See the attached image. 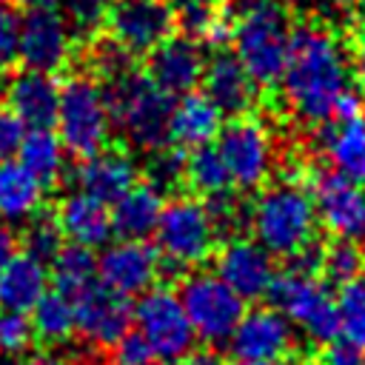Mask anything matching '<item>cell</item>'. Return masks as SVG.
<instances>
[{
  "mask_svg": "<svg viewBox=\"0 0 365 365\" xmlns=\"http://www.w3.org/2000/svg\"><path fill=\"white\" fill-rule=\"evenodd\" d=\"M348 86H354V71L342 46V34L314 14L299 11L291 23L279 86L277 91L262 94V100L274 103V108L259 103V111L308 131L331 120L334 103Z\"/></svg>",
  "mask_w": 365,
  "mask_h": 365,
  "instance_id": "6da1fadb",
  "label": "cell"
},
{
  "mask_svg": "<svg viewBox=\"0 0 365 365\" xmlns=\"http://www.w3.org/2000/svg\"><path fill=\"white\" fill-rule=\"evenodd\" d=\"M317 225L314 200L302 180L274 174L259 191L251 194L248 234L271 257H294L317 237Z\"/></svg>",
  "mask_w": 365,
  "mask_h": 365,
  "instance_id": "7a4b0ae2",
  "label": "cell"
},
{
  "mask_svg": "<svg viewBox=\"0 0 365 365\" xmlns=\"http://www.w3.org/2000/svg\"><path fill=\"white\" fill-rule=\"evenodd\" d=\"M234 3V29H231V51L240 57L251 80L262 94L277 91L294 11L282 0H231Z\"/></svg>",
  "mask_w": 365,
  "mask_h": 365,
  "instance_id": "3957f363",
  "label": "cell"
},
{
  "mask_svg": "<svg viewBox=\"0 0 365 365\" xmlns=\"http://www.w3.org/2000/svg\"><path fill=\"white\" fill-rule=\"evenodd\" d=\"M97 86L103 91L111 128L120 131V143L143 154L168 143V117L174 100L148 80L140 63Z\"/></svg>",
  "mask_w": 365,
  "mask_h": 365,
  "instance_id": "277c9868",
  "label": "cell"
},
{
  "mask_svg": "<svg viewBox=\"0 0 365 365\" xmlns=\"http://www.w3.org/2000/svg\"><path fill=\"white\" fill-rule=\"evenodd\" d=\"M154 248L163 259V282H177L185 271L211 262L214 251L220 248V237L205 202L188 191L174 194L157 217Z\"/></svg>",
  "mask_w": 365,
  "mask_h": 365,
  "instance_id": "5b68a950",
  "label": "cell"
},
{
  "mask_svg": "<svg viewBox=\"0 0 365 365\" xmlns=\"http://www.w3.org/2000/svg\"><path fill=\"white\" fill-rule=\"evenodd\" d=\"M57 140L71 163L94 157L111 143V117L97 80L83 68H66L57 94Z\"/></svg>",
  "mask_w": 365,
  "mask_h": 365,
  "instance_id": "8992f818",
  "label": "cell"
},
{
  "mask_svg": "<svg viewBox=\"0 0 365 365\" xmlns=\"http://www.w3.org/2000/svg\"><path fill=\"white\" fill-rule=\"evenodd\" d=\"M214 140H217V151L228 168L234 191L251 197L274 177L277 137L271 131V123L259 111L228 117L220 125Z\"/></svg>",
  "mask_w": 365,
  "mask_h": 365,
  "instance_id": "52a82bcc",
  "label": "cell"
},
{
  "mask_svg": "<svg viewBox=\"0 0 365 365\" xmlns=\"http://www.w3.org/2000/svg\"><path fill=\"white\" fill-rule=\"evenodd\" d=\"M265 297L285 319L305 331L311 345H325L339 336V311L325 279L282 268L274 274Z\"/></svg>",
  "mask_w": 365,
  "mask_h": 365,
  "instance_id": "ba28073f",
  "label": "cell"
},
{
  "mask_svg": "<svg viewBox=\"0 0 365 365\" xmlns=\"http://www.w3.org/2000/svg\"><path fill=\"white\" fill-rule=\"evenodd\" d=\"M71 29L57 0H20L17 23V63L46 74H63L74 57Z\"/></svg>",
  "mask_w": 365,
  "mask_h": 365,
  "instance_id": "9c48e42d",
  "label": "cell"
},
{
  "mask_svg": "<svg viewBox=\"0 0 365 365\" xmlns=\"http://www.w3.org/2000/svg\"><path fill=\"white\" fill-rule=\"evenodd\" d=\"M177 297L194 328V336L205 345H225L234 325L245 314V302L214 274V271H185L177 279Z\"/></svg>",
  "mask_w": 365,
  "mask_h": 365,
  "instance_id": "30bf717a",
  "label": "cell"
},
{
  "mask_svg": "<svg viewBox=\"0 0 365 365\" xmlns=\"http://www.w3.org/2000/svg\"><path fill=\"white\" fill-rule=\"evenodd\" d=\"M131 322L145 336L154 356L165 362L182 359L197 342L185 308L168 282H157L137 297V305H131Z\"/></svg>",
  "mask_w": 365,
  "mask_h": 365,
  "instance_id": "8fae6325",
  "label": "cell"
},
{
  "mask_svg": "<svg viewBox=\"0 0 365 365\" xmlns=\"http://www.w3.org/2000/svg\"><path fill=\"white\" fill-rule=\"evenodd\" d=\"M308 191L314 200L317 222L328 231V237L365 242V188L325 163H317L308 171Z\"/></svg>",
  "mask_w": 365,
  "mask_h": 365,
  "instance_id": "7c38bea8",
  "label": "cell"
},
{
  "mask_svg": "<svg viewBox=\"0 0 365 365\" xmlns=\"http://www.w3.org/2000/svg\"><path fill=\"white\" fill-rule=\"evenodd\" d=\"M103 31L140 60L177 31V14L168 0H111Z\"/></svg>",
  "mask_w": 365,
  "mask_h": 365,
  "instance_id": "4fadbf2b",
  "label": "cell"
},
{
  "mask_svg": "<svg viewBox=\"0 0 365 365\" xmlns=\"http://www.w3.org/2000/svg\"><path fill=\"white\" fill-rule=\"evenodd\" d=\"M68 299L74 308L77 339H83V342L106 351V354L131 328V302L125 297L114 294L111 288H106L100 279L86 282Z\"/></svg>",
  "mask_w": 365,
  "mask_h": 365,
  "instance_id": "5bb4252c",
  "label": "cell"
},
{
  "mask_svg": "<svg viewBox=\"0 0 365 365\" xmlns=\"http://www.w3.org/2000/svg\"><path fill=\"white\" fill-rule=\"evenodd\" d=\"M211 262H214V274L242 302L262 299L268 294V285H271L274 274H277L274 257L251 234H240V237H231V240L220 242Z\"/></svg>",
  "mask_w": 365,
  "mask_h": 365,
  "instance_id": "9a60e30c",
  "label": "cell"
},
{
  "mask_svg": "<svg viewBox=\"0 0 365 365\" xmlns=\"http://www.w3.org/2000/svg\"><path fill=\"white\" fill-rule=\"evenodd\" d=\"M97 279L114 294L131 299L163 282L160 251L148 240H120L97 257Z\"/></svg>",
  "mask_w": 365,
  "mask_h": 365,
  "instance_id": "2e32d148",
  "label": "cell"
},
{
  "mask_svg": "<svg viewBox=\"0 0 365 365\" xmlns=\"http://www.w3.org/2000/svg\"><path fill=\"white\" fill-rule=\"evenodd\" d=\"M228 354L234 359H291L299 354V342L291 322L274 305H257L234 325Z\"/></svg>",
  "mask_w": 365,
  "mask_h": 365,
  "instance_id": "e0dca14e",
  "label": "cell"
},
{
  "mask_svg": "<svg viewBox=\"0 0 365 365\" xmlns=\"http://www.w3.org/2000/svg\"><path fill=\"white\" fill-rule=\"evenodd\" d=\"M200 83H202V94L220 108L222 117H240L259 108L262 91L257 88V83L251 80V74L228 46L211 48Z\"/></svg>",
  "mask_w": 365,
  "mask_h": 365,
  "instance_id": "ac0fdd59",
  "label": "cell"
},
{
  "mask_svg": "<svg viewBox=\"0 0 365 365\" xmlns=\"http://www.w3.org/2000/svg\"><path fill=\"white\" fill-rule=\"evenodd\" d=\"M202 66H205V46L182 31H174L145 57H140V68L148 74V80L171 97L194 91L202 77Z\"/></svg>",
  "mask_w": 365,
  "mask_h": 365,
  "instance_id": "d6986e66",
  "label": "cell"
},
{
  "mask_svg": "<svg viewBox=\"0 0 365 365\" xmlns=\"http://www.w3.org/2000/svg\"><path fill=\"white\" fill-rule=\"evenodd\" d=\"M71 182L77 185V191L106 205H114L128 188L140 182V163L134 160V151L125 143L114 140L103 145L94 157L74 163Z\"/></svg>",
  "mask_w": 365,
  "mask_h": 365,
  "instance_id": "ffe728a7",
  "label": "cell"
},
{
  "mask_svg": "<svg viewBox=\"0 0 365 365\" xmlns=\"http://www.w3.org/2000/svg\"><path fill=\"white\" fill-rule=\"evenodd\" d=\"M60 80L34 68H14L3 83V103L26 123V128H51L57 117Z\"/></svg>",
  "mask_w": 365,
  "mask_h": 365,
  "instance_id": "44dd1931",
  "label": "cell"
},
{
  "mask_svg": "<svg viewBox=\"0 0 365 365\" xmlns=\"http://www.w3.org/2000/svg\"><path fill=\"white\" fill-rule=\"evenodd\" d=\"M54 220L68 242H80L86 248H103L111 240V211L106 202L83 194V191H57L48 202Z\"/></svg>",
  "mask_w": 365,
  "mask_h": 365,
  "instance_id": "7402d4cb",
  "label": "cell"
},
{
  "mask_svg": "<svg viewBox=\"0 0 365 365\" xmlns=\"http://www.w3.org/2000/svg\"><path fill=\"white\" fill-rule=\"evenodd\" d=\"M222 125L220 108L202 94V91H185L174 100L171 117H168V143L180 148H197L208 145Z\"/></svg>",
  "mask_w": 365,
  "mask_h": 365,
  "instance_id": "603a6c76",
  "label": "cell"
},
{
  "mask_svg": "<svg viewBox=\"0 0 365 365\" xmlns=\"http://www.w3.org/2000/svg\"><path fill=\"white\" fill-rule=\"evenodd\" d=\"M17 163L43 185V191L66 188V151L51 128H29L20 148Z\"/></svg>",
  "mask_w": 365,
  "mask_h": 365,
  "instance_id": "cb8c5ba5",
  "label": "cell"
},
{
  "mask_svg": "<svg viewBox=\"0 0 365 365\" xmlns=\"http://www.w3.org/2000/svg\"><path fill=\"white\" fill-rule=\"evenodd\" d=\"M48 291V265L29 257L26 251L14 254L0 271V305L11 311H31V305Z\"/></svg>",
  "mask_w": 365,
  "mask_h": 365,
  "instance_id": "d4e9b609",
  "label": "cell"
},
{
  "mask_svg": "<svg viewBox=\"0 0 365 365\" xmlns=\"http://www.w3.org/2000/svg\"><path fill=\"white\" fill-rule=\"evenodd\" d=\"M165 197L148 188L145 182H137L128 188L111 208V231L120 234V240H145L154 234L157 217L163 211Z\"/></svg>",
  "mask_w": 365,
  "mask_h": 365,
  "instance_id": "484cf974",
  "label": "cell"
},
{
  "mask_svg": "<svg viewBox=\"0 0 365 365\" xmlns=\"http://www.w3.org/2000/svg\"><path fill=\"white\" fill-rule=\"evenodd\" d=\"M43 202V185L20 163H0V220L26 222Z\"/></svg>",
  "mask_w": 365,
  "mask_h": 365,
  "instance_id": "4316f807",
  "label": "cell"
},
{
  "mask_svg": "<svg viewBox=\"0 0 365 365\" xmlns=\"http://www.w3.org/2000/svg\"><path fill=\"white\" fill-rule=\"evenodd\" d=\"M31 331L34 342L46 348H60L74 339V308L71 299L60 291H46L31 305Z\"/></svg>",
  "mask_w": 365,
  "mask_h": 365,
  "instance_id": "83f0119b",
  "label": "cell"
},
{
  "mask_svg": "<svg viewBox=\"0 0 365 365\" xmlns=\"http://www.w3.org/2000/svg\"><path fill=\"white\" fill-rule=\"evenodd\" d=\"M140 182L163 197L180 194L185 188V148L165 143L154 151H145V160L140 165Z\"/></svg>",
  "mask_w": 365,
  "mask_h": 365,
  "instance_id": "f1b7e54d",
  "label": "cell"
},
{
  "mask_svg": "<svg viewBox=\"0 0 365 365\" xmlns=\"http://www.w3.org/2000/svg\"><path fill=\"white\" fill-rule=\"evenodd\" d=\"M185 188L200 200L234 188L217 145H197L185 154Z\"/></svg>",
  "mask_w": 365,
  "mask_h": 365,
  "instance_id": "f546056e",
  "label": "cell"
},
{
  "mask_svg": "<svg viewBox=\"0 0 365 365\" xmlns=\"http://www.w3.org/2000/svg\"><path fill=\"white\" fill-rule=\"evenodd\" d=\"M48 268H51L48 277L54 282V291L71 297L86 282L97 279V254L94 248H86L80 242H63L54 259L48 262Z\"/></svg>",
  "mask_w": 365,
  "mask_h": 365,
  "instance_id": "4dcf8cb0",
  "label": "cell"
},
{
  "mask_svg": "<svg viewBox=\"0 0 365 365\" xmlns=\"http://www.w3.org/2000/svg\"><path fill=\"white\" fill-rule=\"evenodd\" d=\"M17 242H20V248H23L29 257L40 259L43 265H48V262L54 259V254L60 251V245L66 242V237H63V231H60V225H57L54 211H51L48 202H43V205L23 222V228H20V234H17Z\"/></svg>",
  "mask_w": 365,
  "mask_h": 365,
  "instance_id": "1f68e13d",
  "label": "cell"
},
{
  "mask_svg": "<svg viewBox=\"0 0 365 365\" xmlns=\"http://www.w3.org/2000/svg\"><path fill=\"white\" fill-rule=\"evenodd\" d=\"M362 259H365V251H362L359 242L328 237L325 240V251H322V274L319 277L328 285H345L351 279H359Z\"/></svg>",
  "mask_w": 365,
  "mask_h": 365,
  "instance_id": "d6a6232c",
  "label": "cell"
},
{
  "mask_svg": "<svg viewBox=\"0 0 365 365\" xmlns=\"http://www.w3.org/2000/svg\"><path fill=\"white\" fill-rule=\"evenodd\" d=\"M336 311H339V334L342 339L365 348V282L351 279L336 285Z\"/></svg>",
  "mask_w": 365,
  "mask_h": 365,
  "instance_id": "836d02e7",
  "label": "cell"
},
{
  "mask_svg": "<svg viewBox=\"0 0 365 365\" xmlns=\"http://www.w3.org/2000/svg\"><path fill=\"white\" fill-rule=\"evenodd\" d=\"M108 3L111 0H57L68 29H71V37L74 43H88L94 34L103 31V23H106V11H108Z\"/></svg>",
  "mask_w": 365,
  "mask_h": 365,
  "instance_id": "e575fe53",
  "label": "cell"
},
{
  "mask_svg": "<svg viewBox=\"0 0 365 365\" xmlns=\"http://www.w3.org/2000/svg\"><path fill=\"white\" fill-rule=\"evenodd\" d=\"M297 365H365V348L336 336L325 345L302 348L297 354Z\"/></svg>",
  "mask_w": 365,
  "mask_h": 365,
  "instance_id": "d590c367",
  "label": "cell"
},
{
  "mask_svg": "<svg viewBox=\"0 0 365 365\" xmlns=\"http://www.w3.org/2000/svg\"><path fill=\"white\" fill-rule=\"evenodd\" d=\"M34 345V331L29 311H0V356H20L31 351Z\"/></svg>",
  "mask_w": 365,
  "mask_h": 365,
  "instance_id": "8d00e7d4",
  "label": "cell"
},
{
  "mask_svg": "<svg viewBox=\"0 0 365 365\" xmlns=\"http://www.w3.org/2000/svg\"><path fill=\"white\" fill-rule=\"evenodd\" d=\"M17 23L20 0H0V77L17 68Z\"/></svg>",
  "mask_w": 365,
  "mask_h": 365,
  "instance_id": "74e56055",
  "label": "cell"
},
{
  "mask_svg": "<svg viewBox=\"0 0 365 365\" xmlns=\"http://www.w3.org/2000/svg\"><path fill=\"white\" fill-rule=\"evenodd\" d=\"M342 46L354 71V83L362 88L365 86V9H359L354 20L342 29Z\"/></svg>",
  "mask_w": 365,
  "mask_h": 365,
  "instance_id": "f35d334b",
  "label": "cell"
},
{
  "mask_svg": "<svg viewBox=\"0 0 365 365\" xmlns=\"http://www.w3.org/2000/svg\"><path fill=\"white\" fill-rule=\"evenodd\" d=\"M111 356H114V365H148L157 359L151 345L145 342V336L137 328H128L117 339V345L111 348Z\"/></svg>",
  "mask_w": 365,
  "mask_h": 365,
  "instance_id": "ab89813d",
  "label": "cell"
},
{
  "mask_svg": "<svg viewBox=\"0 0 365 365\" xmlns=\"http://www.w3.org/2000/svg\"><path fill=\"white\" fill-rule=\"evenodd\" d=\"M26 123L0 100V154H17L23 137H26Z\"/></svg>",
  "mask_w": 365,
  "mask_h": 365,
  "instance_id": "60d3db41",
  "label": "cell"
},
{
  "mask_svg": "<svg viewBox=\"0 0 365 365\" xmlns=\"http://www.w3.org/2000/svg\"><path fill=\"white\" fill-rule=\"evenodd\" d=\"M182 365H225V356L214 348V345H205V348H191L185 356Z\"/></svg>",
  "mask_w": 365,
  "mask_h": 365,
  "instance_id": "b9f144b4",
  "label": "cell"
},
{
  "mask_svg": "<svg viewBox=\"0 0 365 365\" xmlns=\"http://www.w3.org/2000/svg\"><path fill=\"white\" fill-rule=\"evenodd\" d=\"M23 365H71V359L66 356L63 348H43V351H34L31 356H26Z\"/></svg>",
  "mask_w": 365,
  "mask_h": 365,
  "instance_id": "7bdbcfd3",
  "label": "cell"
},
{
  "mask_svg": "<svg viewBox=\"0 0 365 365\" xmlns=\"http://www.w3.org/2000/svg\"><path fill=\"white\" fill-rule=\"evenodd\" d=\"M17 234L9 228V225H0V271L6 268V262L17 254Z\"/></svg>",
  "mask_w": 365,
  "mask_h": 365,
  "instance_id": "ee69618b",
  "label": "cell"
},
{
  "mask_svg": "<svg viewBox=\"0 0 365 365\" xmlns=\"http://www.w3.org/2000/svg\"><path fill=\"white\" fill-rule=\"evenodd\" d=\"M234 365H294L291 359H237Z\"/></svg>",
  "mask_w": 365,
  "mask_h": 365,
  "instance_id": "f6af8a7d",
  "label": "cell"
},
{
  "mask_svg": "<svg viewBox=\"0 0 365 365\" xmlns=\"http://www.w3.org/2000/svg\"><path fill=\"white\" fill-rule=\"evenodd\" d=\"M285 6H294V3H311V0H282Z\"/></svg>",
  "mask_w": 365,
  "mask_h": 365,
  "instance_id": "bcb514c9",
  "label": "cell"
},
{
  "mask_svg": "<svg viewBox=\"0 0 365 365\" xmlns=\"http://www.w3.org/2000/svg\"><path fill=\"white\" fill-rule=\"evenodd\" d=\"M148 365H174V362H165V359H157V362H148Z\"/></svg>",
  "mask_w": 365,
  "mask_h": 365,
  "instance_id": "7dc6e473",
  "label": "cell"
},
{
  "mask_svg": "<svg viewBox=\"0 0 365 365\" xmlns=\"http://www.w3.org/2000/svg\"><path fill=\"white\" fill-rule=\"evenodd\" d=\"M0 365H14V362H9V359H0Z\"/></svg>",
  "mask_w": 365,
  "mask_h": 365,
  "instance_id": "c3c4849f",
  "label": "cell"
},
{
  "mask_svg": "<svg viewBox=\"0 0 365 365\" xmlns=\"http://www.w3.org/2000/svg\"><path fill=\"white\" fill-rule=\"evenodd\" d=\"M362 274H365V259H362ZM362 282H365V279H362Z\"/></svg>",
  "mask_w": 365,
  "mask_h": 365,
  "instance_id": "681fc988",
  "label": "cell"
},
{
  "mask_svg": "<svg viewBox=\"0 0 365 365\" xmlns=\"http://www.w3.org/2000/svg\"><path fill=\"white\" fill-rule=\"evenodd\" d=\"M0 163H3V154H0Z\"/></svg>",
  "mask_w": 365,
  "mask_h": 365,
  "instance_id": "f907efd6",
  "label": "cell"
},
{
  "mask_svg": "<svg viewBox=\"0 0 365 365\" xmlns=\"http://www.w3.org/2000/svg\"><path fill=\"white\" fill-rule=\"evenodd\" d=\"M362 94H365V86H362Z\"/></svg>",
  "mask_w": 365,
  "mask_h": 365,
  "instance_id": "816d5d0a",
  "label": "cell"
},
{
  "mask_svg": "<svg viewBox=\"0 0 365 365\" xmlns=\"http://www.w3.org/2000/svg\"><path fill=\"white\" fill-rule=\"evenodd\" d=\"M103 365H106V362H103Z\"/></svg>",
  "mask_w": 365,
  "mask_h": 365,
  "instance_id": "f5cc1de1",
  "label": "cell"
}]
</instances>
